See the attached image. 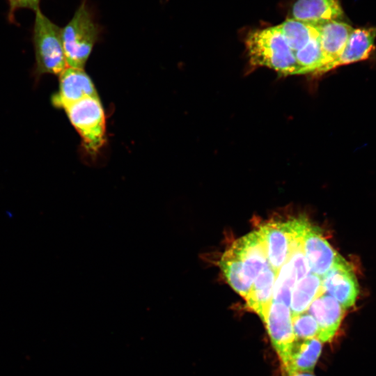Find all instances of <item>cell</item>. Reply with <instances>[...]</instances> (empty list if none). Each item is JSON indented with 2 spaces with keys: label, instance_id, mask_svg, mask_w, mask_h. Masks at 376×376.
<instances>
[{
  "label": "cell",
  "instance_id": "cell-1",
  "mask_svg": "<svg viewBox=\"0 0 376 376\" xmlns=\"http://www.w3.org/2000/svg\"><path fill=\"white\" fill-rule=\"evenodd\" d=\"M245 46L251 65L283 75H298L295 55L277 26L249 32Z\"/></svg>",
  "mask_w": 376,
  "mask_h": 376
},
{
  "label": "cell",
  "instance_id": "cell-2",
  "mask_svg": "<svg viewBox=\"0 0 376 376\" xmlns=\"http://www.w3.org/2000/svg\"><path fill=\"white\" fill-rule=\"evenodd\" d=\"M100 33V26L86 1L83 0L72 19L61 28L67 67L84 69Z\"/></svg>",
  "mask_w": 376,
  "mask_h": 376
},
{
  "label": "cell",
  "instance_id": "cell-3",
  "mask_svg": "<svg viewBox=\"0 0 376 376\" xmlns=\"http://www.w3.org/2000/svg\"><path fill=\"white\" fill-rule=\"evenodd\" d=\"M33 42L38 74L59 75L67 68L61 38V28L41 10L35 11Z\"/></svg>",
  "mask_w": 376,
  "mask_h": 376
},
{
  "label": "cell",
  "instance_id": "cell-4",
  "mask_svg": "<svg viewBox=\"0 0 376 376\" xmlns=\"http://www.w3.org/2000/svg\"><path fill=\"white\" fill-rule=\"evenodd\" d=\"M63 109L80 135L85 150L95 155L105 142V115L99 97L84 98Z\"/></svg>",
  "mask_w": 376,
  "mask_h": 376
},
{
  "label": "cell",
  "instance_id": "cell-5",
  "mask_svg": "<svg viewBox=\"0 0 376 376\" xmlns=\"http://www.w3.org/2000/svg\"><path fill=\"white\" fill-rule=\"evenodd\" d=\"M324 292L334 297L344 309L354 305L359 295V285L354 270L342 256L322 277Z\"/></svg>",
  "mask_w": 376,
  "mask_h": 376
},
{
  "label": "cell",
  "instance_id": "cell-6",
  "mask_svg": "<svg viewBox=\"0 0 376 376\" xmlns=\"http://www.w3.org/2000/svg\"><path fill=\"white\" fill-rule=\"evenodd\" d=\"M263 322L273 347L283 365L295 340L290 307L282 303L272 301Z\"/></svg>",
  "mask_w": 376,
  "mask_h": 376
},
{
  "label": "cell",
  "instance_id": "cell-7",
  "mask_svg": "<svg viewBox=\"0 0 376 376\" xmlns=\"http://www.w3.org/2000/svg\"><path fill=\"white\" fill-rule=\"evenodd\" d=\"M98 96L95 86L84 69L67 67L59 74V88L52 97L57 108L67 106L88 97Z\"/></svg>",
  "mask_w": 376,
  "mask_h": 376
},
{
  "label": "cell",
  "instance_id": "cell-8",
  "mask_svg": "<svg viewBox=\"0 0 376 376\" xmlns=\"http://www.w3.org/2000/svg\"><path fill=\"white\" fill-rule=\"evenodd\" d=\"M303 247L310 272L321 278L334 265L340 256L319 228L310 223L304 235Z\"/></svg>",
  "mask_w": 376,
  "mask_h": 376
},
{
  "label": "cell",
  "instance_id": "cell-9",
  "mask_svg": "<svg viewBox=\"0 0 376 376\" xmlns=\"http://www.w3.org/2000/svg\"><path fill=\"white\" fill-rule=\"evenodd\" d=\"M229 249L237 256L245 275L251 282L269 265L265 242L258 230L236 240Z\"/></svg>",
  "mask_w": 376,
  "mask_h": 376
},
{
  "label": "cell",
  "instance_id": "cell-10",
  "mask_svg": "<svg viewBox=\"0 0 376 376\" xmlns=\"http://www.w3.org/2000/svg\"><path fill=\"white\" fill-rule=\"evenodd\" d=\"M323 56V65L317 75L332 70V65L341 55L353 28L345 22L332 20L318 26Z\"/></svg>",
  "mask_w": 376,
  "mask_h": 376
},
{
  "label": "cell",
  "instance_id": "cell-11",
  "mask_svg": "<svg viewBox=\"0 0 376 376\" xmlns=\"http://www.w3.org/2000/svg\"><path fill=\"white\" fill-rule=\"evenodd\" d=\"M269 265L278 272L288 260L290 251L291 232L288 221H269L260 226Z\"/></svg>",
  "mask_w": 376,
  "mask_h": 376
},
{
  "label": "cell",
  "instance_id": "cell-12",
  "mask_svg": "<svg viewBox=\"0 0 376 376\" xmlns=\"http://www.w3.org/2000/svg\"><path fill=\"white\" fill-rule=\"evenodd\" d=\"M344 308L331 296L323 292L311 304L307 312L316 320L322 343L331 341L341 323Z\"/></svg>",
  "mask_w": 376,
  "mask_h": 376
},
{
  "label": "cell",
  "instance_id": "cell-13",
  "mask_svg": "<svg viewBox=\"0 0 376 376\" xmlns=\"http://www.w3.org/2000/svg\"><path fill=\"white\" fill-rule=\"evenodd\" d=\"M292 19L319 26L338 20L344 14L338 0H297L292 7Z\"/></svg>",
  "mask_w": 376,
  "mask_h": 376
},
{
  "label": "cell",
  "instance_id": "cell-14",
  "mask_svg": "<svg viewBox=\"0 0 376 376\" xmlns=\"http://www.w3.org/2000/svg\"><path fill=\"white\" fill-rule=\"evenodd\" d=\"M322 349V343L318 338L295 339L286 362L282 365L284 375L312 373Z\"/></svg>",
  "mask_w": 376,
  "mask_h": 376
},
{
  "label": "cell",
  "instance_id": "cell-15",
  "mask_svg": "<svg viewBox=\"0 0 376 376\" xmlns=\"http://www.w3.org/2000/svg\"><path fill=\"white\" fill-rule=\"evenodd\" d=\"M376 26L353 29L341 55L332 65V69L368 59L374 50Z\"/></svg>",
  "mask_w": 376,
  "mask_h": 376
},
{
  "label": "cell",
  "instance_id": "cell-16",
  "mask_svg": "<svg viewBox=\"0 0 376 376\" xmlns=\"http://www.w3.org/2000/svg\"><path fill=\"white\" fill-rule=\"evenodd\" d=\"M277 272L270 266L265 267L254 279L245 297L247 308L264 320L272 301V293Z\"/></svg>",
  "mask_w": 376,
  "mask_h": 376
},
{
  "label": "cell",
  "instance_id": "cell-17",
  "mask_svg": "<svg viewBox=\"0 0 376 376\" xmlns=\"http://www.w3.org/2000/svg\"><path fill=\"white\" fill-rule=\"evenodd\" d=\"M323 292L322 278L311 272L297 281L290 304L292 317L307 311L313 301Z\"/></svg>",
  "mask_w": 376,
  "mask_h": 376
},
{
  "label": "cell",
  "instance_id": "cell-18",
  "mask_svg": "<svg viewBox=\"0 0 376 376\" xmlns=\"http://www.w3.org/2000/svg\"><path fill=\"white\" fill-rule=\"evenodd\" d=\"M218 264L229 285L245 299L253 282L245 275L236 255L228 248L221 256Z\"/></svg>",
  "mask_w": 376,
  "mask_h": 376
},
{
  "label": "cell",
  "instance_id": "cell-19",
  "mask_svg": "<svg viewBox=\"0 0 376 376\" xmlns=\"http://www.w3.org/2000/svg\"><path fill=\"white\" fill-rule=\"evenodd\" d=\"M289 47L295 54L319 33L318 26H311L294 19H288L277 25Z\"/></svg>",
  "mask_w": 376,
  "mask_h": 376
},
{
  "label": "cell",
  "instance_id": "cell-20",
  "mask_svg": "<svg viewBox=\"0 0 376 376\" xmlns=\"http://www.w3.org/2000/svg\"><path fill=\"white\" fill-rule=\"evenodd\" d=\"M294 55L299 70L298 75L311 73L315 75L323 65L320 32Z\"/></svg>",
  "mask_w": 376,
  "mask_h": 376
},
{
  "label": "cell",
  "instance_id": "cell-21",
  "mask_svg": "<svg viewBox=\"0 0 376 376\" xmlns=\"http://www.w3.org/2000/svg\"><path fill=\"white\" fill-rule=\"evenodd\" d=\"M296 282L294 267L288 259L276 274L273 288L272 301L282 303L290 307L291 295Z\"/></svg>",
  "mask_w": 376,
  "mask_h": 376
},
{
  "label": "cell",
  "instance_id": "cell-22",
  "mask_svg": "<svg viewBox=\"0 0 376 376\" xmlns=\"http://www.w3.org/2000/svg\"><path fill=\"white\" fill-rule=\"evenodd\" d=\"M292 327L295 339L318 338L319 332L318 323L306 311L292 317Z\"/></svg>",
  "mask_w": 376,
  "mask_h": 376
},
{
  "label": "cell",
  "instance_id": "cell-23",
  "mask_svg": "<svg viewBox=\"0 0 376 376\" xmlns=\"http://www.w3.org/2000/svg\"><path fill=\"white\" fill-rule=\"evenodd\" d=\"M8 4V19L13 22L15 14L19 9H31L36 10L40 8V0H7Z\"/></svg>",
  "mask_w": 376,
  "mask_h": 376
},
{
  "label": "cell",
  "instance_id": "cell-24",
  "mask_svg": "<svg viewBox=\"0 0 376 376\" xmlns=\"http://www.w3.org/2000/svg\"><path fill=\"white\" fill-rule=\"evenodd\" d=\"M287 376H315L312 373H296Z\"/></svg>",
  "mask_w": 376,
  "mask_h": 376
}]
</instances>
